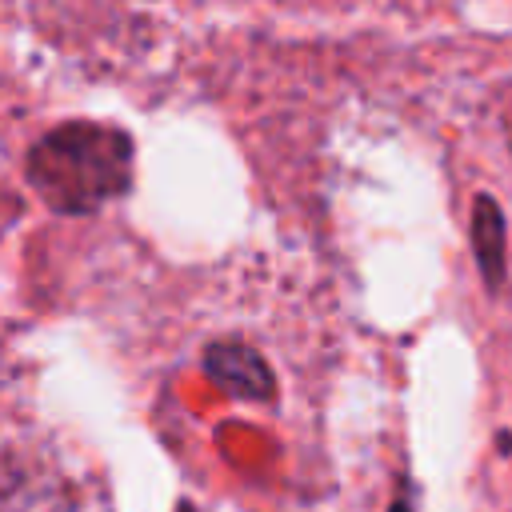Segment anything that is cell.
<instances>
[{"label":"cell","instance_id":"obj_1","mask_svg":"<svg viewBox=\"0 0 512 512\" xmlns=\"http://www.w3.org/2000/svg\"><path fill=\"white\" fill-rule=\"evenodd\" d=\"M28 184L64 216H84L124 196L132 184V140L116 124L72 120L44 132L28 152Z\"/></svg>","mask_w":512,"mask_h":512},{"label":"cell","instance_id":"obj_2","mask_svg":"<svg viewBox=\"0 0 512 512\" xmlns=\"http://www.w3.org/2000/svg\"><path fill=\"white\" fill-rule=\"evenodd\" d=\"M204 372L240 400H268L272 396V368L264 364L260 352H252L248 344H212L204 352Z\"/></svg>","mask_w":512,"mask_h":512},{"label":"cell","instance_id":"obj_3","mask_svg":"<svg viewBox=\"0 0 512 512\" xmlns=\"http://www.w3.org/2000/svg\"><path fill=\"white\" fill-rule=\"evenodd\" d=\"M472 244H476V264L488 288H500L504 284V216L492 196H476L472 204Z\"/></svg>","mask_w":512,"mask_h":512},{"label":"cell","instance_id":"obj_4","mask_svg":"<svg viewBox=\"0 0 512 512\" xmlns=\"http://www.w3.org/2000/svg\"><path fill=\"white\" fill-rule=\"evenodd\" d=\"M0 512H76L72 496L60 480L48 476H20L0 496Z\"/></svg>","mask_w":512,"mask_h":512},{"label":"cell","instance_id":"obj_5","mask_svg":"<svg viewBox=\"0 0 512 512\" xmlns=\"http://www.w3.org/2000/svg\"><path fill=\"white\" fill-rule=\"evenodd\" d=\"M392 512H408V508H404V504H396V508H392Z\"/></svg>","mask_w":512,"mask_h":512}]
</instances>
